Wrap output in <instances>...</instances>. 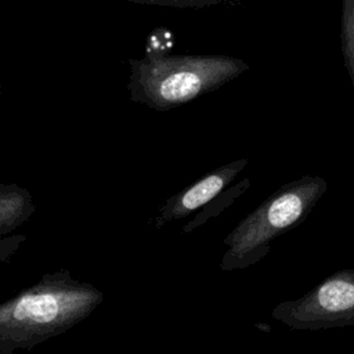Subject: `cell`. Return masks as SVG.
Segmentation results:
<instances>
[{
  "label": "cell",
  "instance_id": "1",
  "mask_svg": "<svg viewBox=\"0 0 354 354\" xmlns=\"http://www.w3.org/2000/svg\"><path fill=\"white\" fill-rule=\"evenodd\" d=\"M102 300L100 289L73 279L68 270L44 274L0 306V353L29 350L65 333L91 315Z\"/></svg>",
  "mask_w": 354,
  "mask_h": 354
},
{
  "label": "cell",
  "instance_id": "2",
  "mask_svg": "<svg viewBox=\"0 0 354 354\" xmlns=\"http://www.w3.org/2000/svg\"><path fill=\"white\" fill-rule=\"evenodd\" d=\"M130 100L155 111H170L236 79L249 65L227 55H166L147 51L130 59Z\"/></svg>",
  "mask_w": 354,
  "mask_h": 354
},
{
  "label": "cell",
  "instance_id": "3",
  "mask_svg": "<svg viewBox=\"0 0 354 354\" xmlns=\"http://www.w3.org/2000/svg\"><path fill=\"white\" fill-rule=\"evenodd\" d=\"M326 189L322 177L306 174L268 195L224 238L221 271L242 270L263 260L274 239L301 224Z\"/></svg>",
  "mask_w": 354,
  "mask_h": 354
},
{
  "label": "cell",
  "instance_id": "4",
  "mask_svg": "<svg viewBox=\"0 0 354 354\" xmlns=\"http://www.w3.org/2000/svg\"><path fill=\"white\" fill-rule=\"evenodd\" d=\"M271 315L297 330L354 325V268L330 274L304 296L275 306Z\"/></svg>",
  "mask_w": 354,
  "mask_h": 354
},
{
  "label": "cell",
  "instance_id": "5",
  "mask_svg": "<svg viewBox=\"0 0 354 354\" xmlns=\"http://www.w3.org/2000/svg\"><path fill=\"white\" fill-rule=\"evenodd\" d=\"M246 166L248 159H238L203 174L201 178L170 196L159 207L158 214L151 220L152 224L156 228H160L170 221L181 220L195 210L203 207L207 202L225 191L232 180Z\"/></svg>",
  "mask_w": 354,
  "mask_h": 354
},
{
  "label": "cell",
  "instance_id": "6",
  "mask_svg": "<svg viewBox=\"0 0 354 354\" xmlns=\"http://www.w3.org/2000/svg\"><path fill=\"white\" fill-rule=\"evenodd\" d=\"M28 189L17 184H0V234L7 235L26 223L35 213Z\"/></svg>",
  "mask_w": 354,
  "mask_h": 354
},
{
  "label": "cell",
  "instance_id": "7",
  "mask_svg": "<svg viewBox=\"0 0 354 354\" xmlns=\"http://www.w3.org/2000/svg\"><path fill=\"white\" fill-rule=\"evenodd\" d=\"M249 188V180L245 178L242 181H239L235 187L232 188H227L225 191H223L220 195H217L214 199H212L210 202H207L202 212L199 214H196L194 217V220L189 224H185L183 227V232H191L192 230H195L196 227H199L201 224L206 223L209 218L216 217L220 212H223L224 209H227L236 198H239L246 189Z\"/></svg>",
  "mask_w": 354,
  "mask_h": 354
},
{
  "label": "cell",
  "instance_id": "8",
  "mask_svg": "<svg viewBox=\"0 0 354 354\" xmlns=\"http://www.w3.org/2000/svg\"><path fill=\"white\" fill-rule=\"evenodd\" d=\"M340 44L344 65L354 87V0H342Z\"/></svg>",
  "mask_w": 354,
  "mask_h": 354
},
{
  "label": "cell",
  "instance_id": "9",
  "mask_svg": "<svg viewBox=\"0 0 354 354\" xmlns=\"http://www.w3.org/2000/svg\"><path fill=\"white\" fill-rule=\"evenodd\" d=\"M25 241V235H11L10 238H6V235H3V239L0 242V260L6 263L8 256H11Z\"/></svg>",
  "mask_w": 354,
  "mask_h": 354
},
{
  "label": "cell",
  "instance_id": "10",
  "mask_svg": "<svg viewBox=\"0 0 354 354\" xmlns=\"http://www.w3.org/2000/svg\"><path fill=\"white\" fill-rule=\"evenodd\" d=\"M144 3H153V4H167V6H205L209 3H217L220 0H137Z\"/></svg>",
  "mask_w": 354,
  "mask_h": 354
},
{
  "label": "cell",
  "instance_id": "11",
  "mask_svg": "<svg viewBox=\"0 0 354 354\" xmlns=\"http://www.w3.org/2000/svg\"><path fill=\"white\" fill-rule=\"evenodd\" d=\"M256 328H260L261 330H267V332L271 329V326L267 324H256Z\"/></svg>",
  "mask_w": 354,
  "mask_h": 354
}]
</instances>
